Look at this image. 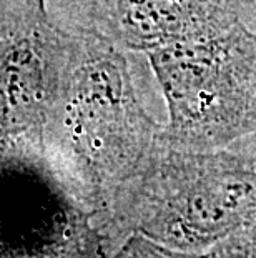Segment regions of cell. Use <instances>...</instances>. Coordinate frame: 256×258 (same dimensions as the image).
Wrapping results in <instances>:
<instances>
[{"label":"cell","mask_w":256,"mask_h":258,"mask_svg":"<svg viewBox=\"0 0 256 258\" xmlns=\"http://www.w3.org/2000/svg\"><path fill=\"white\" fill-rule=\"evenodd\" d=\"M141 233L177 246L230 237L256 222V153L160 144L117 197Z\"/></svg>","instance_id":"7a4b0ae2"},{"label":"cell","mask_w":256,"mask_h":258,"mask_svg":"<svg viewBox=\"0 0 256 258\" xmlns=\"http://www.w3.org/2000/svg\"><path fill=\"white\" fill-rule=\"evenodd\" d=\"M168 108L160 144L218 150L256 134V29H228L146 52Z\"/></svg>","instance_id":"3957f363"},{"label":"cell","mask_w":256,"mask_h":258,"mask_svg":"<svg viewBox=\"0 0 256 258\" xmlns=\"http://www.w3.org/2000/svg\"><path fill=\"white\" fill-rule=\"evenodd\" d=\"M244 22L256 29V0H249L246 5V12H244Z\"/></svg>","instance_id":"ba28073f"},{"label":"cell","mask_w":256,"mask_h":258,"mask_svg":"<svg viewBox=\"0 0 256 258\" xmlns=\"http://www.w3.org/2000/svg\"><path fill=\"white\" fill-rule=\"evenodd\" d=\"M117 258H192V256H182L180 253H170L163 246H158L155 243H148V240L135 238L125 246L123 251Z\"/></svg>","instance_id":"52a82bcc"},{"label":"cell","mask_w":256,"mask_h":258,"mask_svg":"<svg viewBox=\"0 0 256 258\" xmlns=\"http://www.w3.org/2000/svg\"><path fill=\"white\" fill-rule=\"evenodd\" d=\"M123 50L95 25L72 30L67 74L45 135V152L94 202L117 200L163 128L145 110Z\"/></svg>","instance_id":"6da1fadb"},{"label":"cell","mask_w":256,"mask_h":258,"mask_svg":"<svg viewBox=\"0 0 256 258\" xmlns=\"http://www.w3.org/2000/svg\"><path fill=\"white\" fill-rule=\"evenodd\" d=\"M248 0H100L99 29L122 47L150 52L244 20Z\"/></svg>","instance_id":"5b68a950"},{"label":"cell","mask_w":256,"mask_h":258,"mask_svg":"<svg viewBox=\"0 0 256 258\" xmlns=\"http://www.w3.org/2000/svg\"><path fill=\"white\" fill-rule=\"evenodd\" d=\"M211 258H256V222L231 233Z\"/></svg>","instance_id":"8992f818"},{"label":"cell","mask_w":256,"mask_h":258,"mask_svg":"<svg viewBox=\"0 0 256 258\" xmlns=\"http://www.w3.org/2000/svg\"><path fill=\"white\" fill-rule=\"evenodd\" d=\"M2 148L40 155L67 74L72 30L58 25L47 0H2Z\"/></svg>","instance_id":"277c9868"}]
</instances>
